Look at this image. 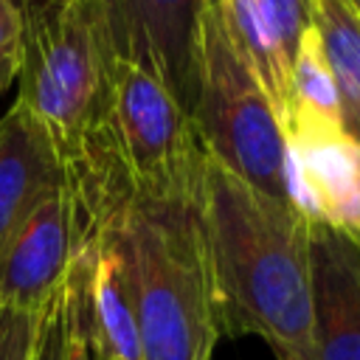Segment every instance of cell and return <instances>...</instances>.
Returning <instances> with one entry per match:
<instances>
[{"label": "cell", "mask_w": 360, "mask_h": 360, "mask_svg": "<svg viewBox=\"0 0 360 360\" xmlns=\"http://www.w3.org/2000/svg\"><path fill=\"white\" fill-rule=\"evenodd\" d=\"M197 214L222 338L256 335L276 360H318L309 219L211 155H205L200 172Z\"/></svg>", "instance_id": "cell-1"}, {"label": "cell", "mask_w": 360, "mask_h": 360, "mask_svg": "<svg viewBox=\"0 0 360 360\" xmlns=\"http://www.w3.org/2000/svg\"><path fill=\"white\" fill-rule=\"evenodd\" d=\"M141 360H211L222 338L217 295L194 202L129 194L115 208Z\"/></svg>", "instance_id": "cell-2"}, {"label": "cell", "mask_w": 360, "mask_h": 360, "mask_svg": "<svg viewBox=\"0 0 360 360\" xmlns=\"http://www.w3.org/2000/svg\"><path fill=\"white\" fill-rule=\"evenodd\" d=\"M20 96L68 166L101 124L115 51L107 0H20Z\"/></svg>", "instance_id": "cell-3"}, {"label": "cell", "mask_w": 360, "mask_h": 360, "mask_svg": "<svg viewBox=\"0 0 360 360\" xmlns=\"http://www.w3.org/2000/svg\"><path fill=\"white\" fill-rule=\"evenodd\" d=\"M188 115L205 155L287 202L284 118L231 42L214 0L202 3L197 22Z\"/></svg>", "instance_id": "cell-4"}, {"label": "cell", "mask_w": 360, "mask_h": 360, "mask_svg": "<svg viewBox=\"0 0 360 360\" xmlns=\"http://www.w3.org/2000/svg\"><path fill=\"white\" fill-rule=\"evenodd\" d=\"M104 135L135 194L197 200L205 149L188 110L163 82L118 53L110 65Z\"/></svg>", "instance_id": "cell-5"}, {"label": "cell", "mask_w": 360, "mask_h": 360, "mask_svg": "<svg viewBox=\"0 0 360 360\" xmlns=\"http://www.w3.org/2000/svg\"><path fill=\"white\" fill-rule=\"evenodd\" d=\"M287 202L360 245V143L340 121L292 104L284 115Z\"/></svg>", "instance_id": "cell-6"}, {"label": "cell", "mask_w": 360, "mask_h": 360, "mask_svg": "<svg viewBox=\"0 0 360 360\" xmlns=\"http://www.w3.org/2000/svg\"><path fill=\"white\" fill-rule=\"evenodd\" d=\"M79 253L65 186L48 194L0 248V309L45 312Z\"/></svg>", "instance_id": "cell-7"}, {"label": "cell", "mask_w": 360, "mask_h": 360, "mask_svg": "<svg viewBox=\"0 0 360 360\" xmlns=\"http://www.w3.org/2000/svg\"><path fill=\"white\" fill-rule=\"evenodd\" d=\"M205 0H115L112 42L118 56L163 82L188 110L197 22Z\"/></svg>", "instance_id": "cell-8"}, {"label": "cell", "mask_w": 360, "mask_h": 360, "mask_svg": "<svg viewBox=\"0 0 360 360\" xmlns=\"http://www.w3.org/2000/svg\"><path fill=\"white\" fill-rule=\"evenodd\" d=\"M312 340L318 360H360V245L309 222Z\"/></svg>", "instance_id": "cell-9"}, {"label": "cell", "mask_w": 360, "mask_h": 360, "mask_svg": "<svg viewBox=\"0 0 360 360\" xmlns=\"http://www.w3.org/2000/svg\"><path fill=\"white\" fill-rule=\"evenodd\" d=\"M65 186V166L37 115L14 101L0 118V248L31 211Z\"/></svg>", "instance_id": "cell-10"}, {"label": "cell", "mask_w": 360, "mask_h": 360, "mask_svg": "<svg viewBox=\"0 0 360 360\" xmlns=\"http://www.w3.org/2000/svg\"><path fill=\"white\" fill-rule=\"evenodd\" d=\"M219 20L242 53V59L250 65L273 104L278 107L281 118L287 115L292 104L290 90V56L284 53L267 14L262 11L259 0H214Z\"/></svg>", "instance_id": "cell-11"}, {"label": "cell", "mask_w": 360, "mask_h": 360, "mask_svg": "<svg viewBox=\"0 0 360 360\" xmlns=\"http://www.w3.org/2000/svg\"><path fill=\"white\" fill-rule=\"evenodd\" d=\"M312 25L335 79L340 124L360 143V14L349 0H312Z\"/></svg>", "instance_id": "cell-12"}, {"label": "cell", "mask_w": 360, "mask_h": 360, "mask_svg": "<svg viewBox=\"0 0 360 360\" xmlns=\"http://www.w3.org/2000/svg\"><path fill=\"white\" fill-rule=\"evenodd\" d=\"M290 90H292V104L307 107L323 118L340 121V104H338V90L335 79L323 53V42L315 25H309L292 53L290 62ZM290 104V107H292Z\"/></svg>", "instance_id": "cell-13"}, {"label": "cell", "mask_w": 360, "mask_h": 360, "mask_svg": "<svg viewBox=\"0 0 360 360\" xmlns=\"http://www.w3.org/2000/svg\"><path fill=\"white\" fill-rule=\"evenodd\" d=\"M22 3L20 0H0V96L20 79L22 68Z\"/></svg>", "instance_id": "cell-14"}, {"label": "cell", "mask_w": 360, "mask_h": 360, "mask_svg": "<svg viewBox=\"0 0 360 360\" xmlns=\"http://www.w3.org/2000/svg\"><path fill=\"white\" fill-rule=\"evenodd\" d=\"M45 312L0 309V360H34Z\"/></svg>", "instance_id": "cell-15"}, {"label": "cell", "mask_w": 360, "mask_h": 360, "mask_svg": "<svg viewBox=\"0 0 360 360\" xmlns=\"http://www.w3.org/2000/svg\"><path fill=\"white\" fill-rule=\"evenodd\" d=\"M259 6L267 14L284 53L292 62V53L304 31L312 25V0H259Z\"/></svg>", "instance_id": "cell-16"}, {"label": "cell", "mask_w": 360, "mask_h": 360, "mask_svg": "<svg viewBox=\"0 0 360 360\" xmlns=\"http://www.w3.org/2000/svg\"><path fill=\"white\" fill-rule=\"evenodd\" d=\"M62 340H65V323H62V290H59V295L53 298V304L42 318L34 360H62Z\"/></svg>", "instance_id": "cell-17"}, {"label": "cell", "mask_w": 360, "mask_h": 360, "mask_svg": "<svg viewBox=\"0 0 360 360\" xmlns=\"http://www.w3.org/2000/svg\"><path fill=\"white\" fill-rule=\"evenodd\" d=\"M107 11H110V25H112V14H115V0H107Z\"/></svg>", "instance_id": "cell-18"}, {"label": "cell", "mask_w": 360, "mask_h": 360, "mask_svg": "<svg viewBox=\"0 0 360 360\" xmlns=\"http://www.w3.org/2000/svg\"><path fill=\"white\" fill-rule=\"evenodd\" d=\"M349 3H352V8H354V11L360 14V0H349Z\"/></svg>", "instance_id": "cell-19"}]
</instances>
